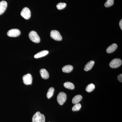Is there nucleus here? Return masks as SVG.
I'll list each match as a JSON object with an SVG mask.
<instances>
[{
    "label": "nucleus",
    "instance_id": "4",
    "mask_svg": "<svg viewBox=\"0 0 122 122\" xmlns=\"http://www.w3.org/2000/svg\"><path fill=\"white\" fill-rule=\"evenodd\" d=\"M51 37L56 41H61L62 40V37L58 30H52L50 33Z\"/></svg>",
    "mask_w": 122,
    "mask_h": 122
},
{
    "label": "nucleus",
    "instance_id": "23",
    "mask_svg": "<svg viewBox=\"0 0 122 122\" xmlns=\"http://www.w3.org/2000/svg\"><path fill=\"white\" fill-rule=\"evenodd\" d=\"M119 26H120V29L122 30V20H121L120 21L119 23Z\"/></svg>",
    "mask_w": 122,
    "mask_h": 122
},
{
    "label": "nucleus",
    "instance_id": "14",
    "mask_svg": "<svg viewBox=\"0 0 122 122\" xmlns=\"http://www.w3.org/2000/svg\"><path fill=\"white\" fill-rule=\"evenodd\" d=\"M73 69V67L70 65L65 66L62 69V71L64 73H69L72 72Z\"/></svg>",
    "mask_w": 122,
    "mask_h": 122
},
{
    "label": "nucleus",
    "instance_id": "11",
    "mask_svg": "<svg viewBox=\"0 0 122 122\" xmlns=\"http://www.w3.org/2000/svg\"><path fill=\"white\" fill-rule=\"evenodd\" d=\"M117 45L116 44H112L107 48V52L108 53H111L114 52L117 48Z\"/></svg>",
    "mask_w": 122,
    "mask_h": 122
},
{
    "label": "nucleus",
    "instance_id": "18",
    "mask_svg": "<svg viewBox=\"0 0 122 122\" xmlns=\"http://www.w3.org/2000/svg\"><path fill=\"white\" fill-rule=\"evenodd\" d=\"M95 88V86L93 83H91L86 86V90L88 92L93 91Z\"/></svg>",
    "mask_w": 122,
    "mask_h": 122
},
{
    "label": "nucleus",
    "instance_id": "9",
    "mask_svg": "<svg viewBox=\"0 0 122 122\" xmlns=\"http://www.w3.org/2000/svg\"><path fill=\"white\" fill-rule=\"evenodd\" d=\"M7 7V3L5 1L0 2V15L4 13L6 10Z\"/></svg>",
    "mask_w": 122,
    "mask_h": 122
},
{
    "label": "nucleus",
    "instance_id": "22",
    "mask_svg": "<svg viewBox=\"0 0 122 122\" xmlns=\"http://www.w3.org/2000/svg\"><path fill=\"white\" fill-rule=\"evenodd\" d=\"M117 78L118 80L120 82H122V74H120L118 76Z\"/></svg>",
    "mask_w": 122,
    "mask_h": 122
},
{
    "label": "nucleus",
    "instance_id": "13",
    "mask_svg": "<svg viewBox=\"0 0 122 122\" xmlns=\"http://www.w3.org/2000/svg\"><path fill=\"white\" fill-rule=\"evenodd\" d=\"M95 62L94 61H92L89 62L85 66L84 70L86 71H88L92 69L94 65Z\"/></svg>",
    "mask_w": 122,
    "mask_h": 122
},
{
    "label": "nucleus",
    "instance_id": "5",
    "mask_svg": "<svg viewBox=\"0 0 122 122\" xmlns=\"http://www.w3.org/2000/svg\"><path fill=\"white\" fill-rule=\"evenodd\" d=\"M122 60L119 58L113 59L110 62L109 66L112 68H116L121 66L122 65Z\"/></svg>",
    "mask_w": 122,
    "mask_h": 122
},
{
    "label": "nucleus",
    "instance_id": "10",
    "mask_svg": "<svg viewBox=\"0 0 122 122\" xmlns=\"http://www.w3.org/2000/svg\"><path fill=\"white\" fill-rule=\"evenodd\" d=\"M40 73L41 77L44 79H48L49 77V73L45 69H42L40 70Z\"/></svg>",
    "mask_w": 122,
    "mask_h": 122
},
{
    "label": "nucleus",
    "instance_id": "16",
    "mask_svg": "<svg viewBox=\"0 0 122 122\" xmlns=\"http://www.w3.org/2000/svg\"><path fill=\"white\" fill-rule=\"evenodd\" d=\"M65 87L69 89L73 90L75 88L74 85L73 83L69 82H66L63 84Z\"/></svg>",
    "mask_w": 122,
    "mask_h": 122
},
{
    "label": "nucleus",
    "instance_id": "12",
    "mask_svg": "<svg viewBox=\"0 0 122 122\" xmlns=\"http://www.w3.org/2000/svg\"><path fill=\"white\" fill-rule=\"evenodd\" d=\"M48 51L44 50L41 51L34 55V57L35 58H39L41 57L45 56L49 53Z\"/></svg>",
    "mask_w": 122,
    "mask_h": 122
},
{
    "label": "nucleus",
    "instance_id": "1",
    "mask_svg": "<svg viewBox=\"0 0 122 122\" xmlns=\"http://www.w3.org/2000/svg\"><path fill=\"white\" fill-rule=\"evenodd\" d=\"M32 122H45V116L41 114V112H37L33 115L32 117Z\"/></svg>",
    "mask_w": 122,
    "mask_h": 122
},
{
    "label": "nucleus",
    "instance_id": "20",
    "mask_svg": "<svg viewBox=\"0 0 122 122\" xmlns=\"http://www.w3.org/2000/svg\"><path fill=\"white\" fill-rule=\"evenodd\" d=\"M66 5V3L61 2L57 5L56 7L58 9L61 10H62L65 8Z\"/></svg>",
    "mask_w": 122,
    "mask_h": 122
},
{
    "label": "nucleus",
    "instance_id": "21",
    "mask_svg": "<svg viewBox=\"0 0 122 122\" xmlns=\"http://www.w3.org/2000/svg\"><path fill=\"white\" fill-rule=\"evenodd\" d=\"M114 0H107L104 5L105 7L108 8L113 5L114 4Z\"/></svg>",
    "mask_w": 122,
    "mask_h": 122
},
{
    "label": "nucleus",
    "instance_id": "3",
    "mask_svg": "<svg viewBox=\"0 0 122 122\" xmlns=\"http://www.w3.org/2000/svg\"><path fill=\"white\" fill-rule=\"evenodd\" d=\"M66 94L64 92H61L57 97V101L59 105H62L66 102Z\"/></svg>",
    "mask_w": 122,
    "mask_h": 122
},
{
    "label": "nucleus",
    "instance_id": "17",
    "mask_svg": "<svg viewBox=\"0 0 122 122\" xmlns=\"http://www.w3.org/2000/svg\"><path fill=\"white\" fill-rule=\"evenodd\" d=\"M55 91L54 88L53 87H51L49 88L47 94H46V96L48 99H50L51 97H52L54 94Z\"/></svg>",
    "mask_w": 122,
    "mask_h": 122
},
{
    "label": "nucleus",
    "instance_id": "2",
    "mask_svg": "<svg viewBox=\"0 0 122 122\" xmlns=\"http://www.w3.org/2000/svg\"><path fill=\"white\" fill-rule=\"evenodd\" d=\"M29 36L30 40L35 43H39L41 41L39 35L37 34V33L35 31L32 30L30 32L29 34Z\"/></svg>",
    "mask_w": 122,
    "mask_h": 122
},
{
    "label": "nucleus",
    "instance_id": "19",
    "mask_svg": "<svg viewBox=\"0 0 122 122\" xmlns=\"http://www.w3.org/2000/svg\"><path fill=\"white\" fill-rule=\"evenodd\" d=\"M81 104L79 103H77L72 107V111L74 112L78 111L81 109Z\"/></svg>",
    "mask_w": 122,
    "mask_h": 122
},
{
    "label": "nucleus",
    "instance_id": "8",
    "mask_svg": "<svg viewBox=\"0 0 122 122\" xmlns=\"http://www.w3.org/2000/svg\"><path fill=\"white\" fill-rule=\"evenodd\" d=\"M24 84L26 85H31L32 82V77L30 74H27L24 75L22 77Z\"/></svg>",
    "mask_w": 122,
    "mask_h": 122
},
{
    "label": "nucleus",
    "instance_id": "7",
    "mask_svg": "<svg viewBox=\"0 0 122 122\" xmlns=\"http://www.w3.org/2000/svg\"><path fill=\"white\" fill-rule=\"evenodd\" d=\"M20 31L18 29H12L8 31L7 35L10 37H16L20 36Z\"/></svg>",
    "mask_w": 122,
    "mask_h": 122
},
{
    "label": "nucleus",
    "instance_id": "24",
    "mask_svg": "<svg viewBox=\"0 0 122 122\" xmlns=\"http://www.w3.org/2000/svg\"></svg>",
    "mask_w": 122,
    "mask_h": 122
},
{
    "label": "nucleus",
    "instance_id": "15",
    "mask_svg": "<svg viewBox=\"0 0 122 122\" xmlns=\"http://www.w3.org/2000/svg\"><path fill=\"white\" fill-rule=\"evenodd\" d=\"M82 97L81 95H78L75 96L73 98L72 100V102L73 104H76L80 102L82 99Z\"/></svg>",
    "mask_w": 122,
    "mask_h": 122
},
{
    "label": "nucleus",
    "instance_id": "6",
    "mask_svg": "<svg viewBox=\"0 0 122 122\" xmlns=\"http://www.w3.org/2000/svg\"><path fill=\"white\" fill-rule=\"evenodd\" d=\"M21 15L25 20H28L31 16L30 10L27 7H25L22 10L21 12Z\"/></svg>",
    "mask_w": 122,
    "mask_h": 122
}]
</instances>
